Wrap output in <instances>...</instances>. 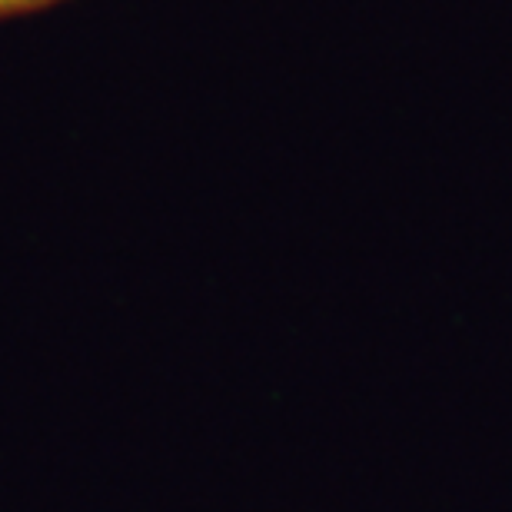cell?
Instances as JSON below:
<instances>
[{
	"instance_id": "obj_1",
	"label": "cell",
	"mask_w": 512,
	"mask_h": 512,
	"mask_svg": "<svg viewBox=\"0 0 512 512\" xmlns=\"http://www.w3.org/2000/svg\"><path fill=\"white\" fill-rule=\"evenodd\" d=\"M50 4V0H0V17H14V14H24V10H37Z\"/></svg>"
}]
</instances>
